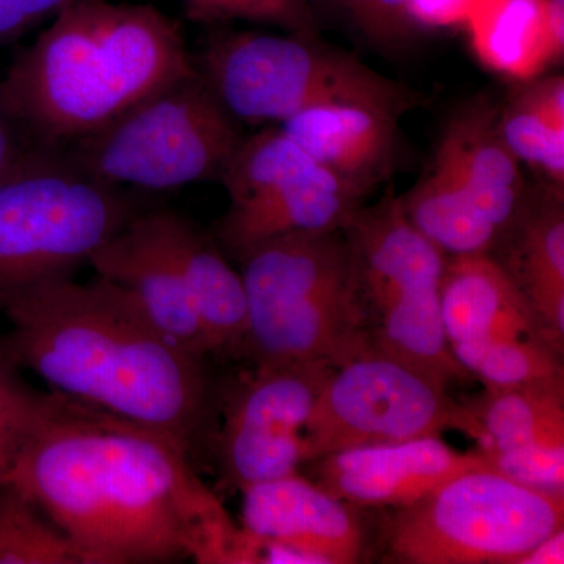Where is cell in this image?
I'll return each mask as SVG.
<instances>
[{"instance_id": "obj_22", "label": "cell", "mask_w": 564, "mask_h": 564, "mask_svg": "<svg viewBox=\"0 0 564 564\" xmlns=\"http://www.w3.org/2000/svg\"><path fill=\"white\" fill-rule=\"evenodd\" d=\"M399 199L408 220L445 256L492 252L502 239L440 148L430 173Z\"/></svg>"}, {"instance_id": "obj_12", "label": "cell", "mask_w": 564, "mask_h": 564, "mask_svg": "<svg viewBox=\"0 0 564 564\" xmlns=\"http://www.w3.org/2000/svg\"><path fill=\"white\" fill-rule=\"evenodd\" d=\"M333 369L328 362L251 364L220 381L212 463L226 486L243 491L299 473L307 422Z\"/></svg>"}, {"instance_id": "obj_19", "label": "cell", "mask_w": 564, "mask_h": 564, "mask_svg": "<svg viewBox=\"0 0 564 564\" xmlns=\"http://www.w3.org/2000/svg\"><path fill=\"white\" fill-rule=\"evenodd\" d=\"M499 115L486 101L464 107L448 121L437 148L454 162L475 206L503 237L522 209V176L500 132Z\"/></svg>"}, {"instance_id": "obj_3", "label": "cell", "mask_w": 564, "mask_h": 564, "mask_svg": "<svg viewBox=\"0 0 564 564\" xmlns=\"http://www.w3.org/2000/svg\"><path fill=\"white\" fill-rule=\"evenodd\" d=\"M196 73L180 22L148 3L73 0L0 79L41 147L62 152Z\"/></svg>"}, {"instance_id": "obj_13", "label": "cell", "mask_w": 564, "mask_h": 564, "mask_svg": "<svg viewBox=\"0 0 564 564\" xmlns=\"http://www.w3.org/2000/svg\"><path fill=\"white\" fill-rule=\"evenodd\" d=\"M240 529L252 540L295 552L306 564H358L370 558L362 508L299 473L248 486Z\"/></svg>"}, {"instance_id": "obj_16", "label": "cell", "mask_w": 564, "mask_h": 564, "mask_svg": "<svg viewBox=\"0 0 564 564\" xmlns=\"http://www.w3.org/2000/svg\"><path fill=\"white\" fill-rule=\"evenodd\" d=\"M441 315L451 348L518 337H545L564 347L491 252L445 258Z\"/></svg>"}, {"instance_id": "obj_9", "label": "cell", "mask_w": 564, "mask_h": 564, "mask_svg": "<svg viewBox=\"0 0 564 564\" xmlns=\"http://www.w3.org/2000/svg\"><path fill=\"white\" fill-rule=\"evenodd\" d=\"M148 207L140 193L91 180L63 154L0 182V310L39 282L73 276Z\"/></svg>"}, {"instance_id": "obj_27", "label": "cell", "mask_w": 564, "mask_h": 564, "mask_svg": "<svg viewBox=\"0 0 564 564\" xmlns=\"http://www.w3.org/2000/svg\"><path fill=\"white\" fill-rule=\"evenodd\" d=\"M187 20L204 25L228 21L276 25L293 35L317 39L314 0H181Z\"/></svg>"}, {"instance_id": "obj_35", "label": "cell", "mask_w": 564, "mask_h": 564, "mask_svg": "<svg viewBox=\"0 0 564 564\" xmlns=\"http://www.w3.org/2000/svg\"><path fill=\"white\" fill-rule=\"evenodd\" d=\"M564 563V529L552 533L532 551L522 556L519 564H563Z\"/></svg>"}, {"instance_id": "obj_18", "label": "cell", "mask_w": 564, "mask_h": 564, "mask_svg": "<svg viewBox=\"0 0 564 564\" xmlns=\"http://www.w3.org/2000/svg\"><path fill=\"white\" fill-rule=\"evenodd\" d=\"M154 214L191 285L210 358L243 361L248 321L242 276L214 236L191 218L163 207H154Z\"/></svg>"}, {"instance_id": "obj_25", "label": "cell", "mask_w": 564, "mask_h": 564, "mask_svg": "<svg viewBox=\"0 0 564 564\" xmlns=\"http://www.w3.org/2000/svg\"><path fill=\"white\" fill-rule=\"evenodd\" d=\"M0 564H82V558L24 492L0 484Z\"/></svg>"}, {"instance_id": "obj_11", "label": "cell", "mask_w": 564, "mask_h": 564, "mask_svg": "<svg viewBox=\"0 0 564 564\" xmlns=\"http://www.w3.org/2000/svg\"><path fill=\"white\" fill-rule=\"evenodd\" d=\"M462 403L413 364L362 350L334 367L304 433L303 464L323 456L458 432Z\"/></svg>"}, {"instance_id": "obj_2", "label": "cell", "mask_w": 564, "mask_h": 564, "mask_svg": "<svg viewBox=\"0 0 564 564\" xmlns=\"http://www.w3.org/2000/svg\"><path fill=\"white\" fill-rule=\"evenodd\" d=\"M0 314L21 369L52 391L161 433L198 473L212 463L220 380L210 358L166 336L131 292L99 274L54 278L10 296Z\"/></svg>"}, {"instance_id": "obj_5", "label": "cell", "mask_w": 564, "mask_h": 564, "mask_svg": "<svg viewBox=\"0 0 564 564\" xmlns=\"http://www.w3.org/2000/svg\"><path fill=\"white\" fill-rule=\"evenodd\" d=\"M237 261L247 295L245 361L337 367L364 350L352 321L343 231L284 234Z\"/></svg>"}, {"instance_id": "obj_21", "label": "cell", "mask_w": 564, "mask_h": 564, "mask_svg": "<svg viewBox=\"0 0 564 564\" xmlns=\"http://www.w3.org/2000/svg\"><path fill=\"white\" fill-rule=\"evenodd\" d=\"M464 28L486 68L534 79L558 61L547 29V0H480Z\"/></svg>"}, {"instance_id": "obj_17", "label": "cell", "mask_w": 564, "mask_h": 564, "mask_svg": "<svg viewBox=\"0 0 564 564\" xmlns=\"http://www.w3.org/2000/svg\"><path fill=\"white\" fill-rule=\"evenodd\" d=\"M400 115L332 102L292 115L280 129L315 162L369 195L391 173Z\"/></svg>"}, {"instance_id": "obj_24", "label": "cell", "mask_w": 564, "mask_h": 564, "mask_svg": "<svg viewBox=\"0 0 564 564\" xmlns=\"http://www.w3.org/2000/svg\"><path fill=\"white\" fill-rule=\"evenodd\" d=\"M452 352L485 388L564 384V347L545 337L462 344Z\"/></svg>"}, {"instance_id": "obj_29", "label": "cell", "mask_w": 564, "mask_h": 564, "mask_svg": "<svg viewBox=\"0 0 564 564\" xmlns=\"http://www.w3.org/2000/svg\"><path fill=\"white\" fill-rule=\"evenodd\" d=\"M62 152L41 147L7 101L0 84V182L58 161Z\"/></svg>"}, {"instance_id": "obj_1", "label": "cell", "mask_w": 564, "mask_h": 564, "mask_svg": "<svg viewBox=\"0 0 564 564\" xmlns=\"http://www.w3.org/2000/svg\"><path fill=\"white\" fill-rule=\"evenodd\" d=\"M82 564H231L240 527L176 443L61 392L33 397L0 459Z\"/></svg>"}, {"instance_id": "obj_28", "label": "cell", "mask_w": 564, "mask_h": 564, "mask_svg": "<svg viewBox=\"0 0 564 564\" xmlns=\"http://www.w3.org/2000/svg\"><path fill=\"white\" fill-rule=\"evenodd\" d=\"M477 452L484 456L491 469L516 484L538 491L564 494V443L530 444L508 451Z\"/></svg>"}, {"instance_id": "obj_32", "label": "cell", "mask_w": 564, "mask_h": 564, "mask_svg": "<svg viewBox=\"0 0 564 564\" xmlns=\"http://www.w3.org/2000/svg\"><path fill=\"white\" fill-rule=\"evenodd\" d=\"M73 0H0V47L28 35Z\"/></svg>"}, {"instance_id": "obj_30", "label": "cell", "mask_w": 564, "mask_h": 564, "mask_svg": "<svg viewBox=\"0 0 564 564\" xmlns=\"http://www.w3.org/2000/svg\"><path fill=\"white\" fill-rule=\"evenodd\" d=\"M367 39L395 43L408 39L415 24L410 0H329Z\"/></svg>"}, {"instance_id": "obj_23", "label": "cell", "mask_w": 564, "mask_h": 564, "mask_svg": "<svg viewBox=\"0 0 564 564\" xmlns=\"http://www.w3.org/2000/svg\"><path fill=\"white\" fill-rule=\"evenodd\" d=\"M507 234H511L510 259L497 261L518 282L541 322L564 340L562 199H547L533 209H521Z\"/></svg>"}, {"instance_id": "obj_8", "label": "cell", "mask_w": 564, "mask_h": 564, "mask_svg": "<svg viewBox=\"0 0 564 564\" xmlns=\"http://www.w3.org/2000/svg\"><path fill=\"white\" fill-rule=\"evenodd\" d=\"M192 55L196 70L240 122H282L332 102L397 115L413 104L402 85L310 36L215 31Z\"/></svg>"}, {"instance_id": "obj_14", "label": "cell", "mask_w": 564, "mask_h": 564, "mask_svg": "<svg viewBox=\"0 0 564 564\" xmlns=\"http://www.w3.org/2000/svg\"><path fill=\"white\" fill-rule=\"evenodd\" d=\"M311 466L315 484L362 510L404 507L458 475L489 467L475 448L455 451L441 436L347 448Z\"/></svg>"}, {"instance_id": "obj_26", "label": "cell", "mask_w": 564, "mask_h": 564, "mask_svg": "<svg viewBox=\"0 0 564 564\" xmlns=\"http://www.w3.org/2000/svg\"><path fill=\"white\" fill-rule=\"evenodd\" d=\"M499 128L518 161L543 170L555 185H563L564 128L545 120L521 95L500 111Z\"/></svg>"}, {"instance_id": "obj_6", "label": "cell", "mask_w": 564, "mask_h": 564, "mask_svg": "<svg viewBox=\"0 0 564 564\" xmlns=\"http://www.w3.org/2000/svg\"><path fill=\"white\" fill-rule=\"evenodd\" d=\"M562 529L564 494L527 488L481 467L413 503L384 508L370 551L392 564H519Z\"/></svg>"}, {"instance_id": "obj_34", "label": "cell", "mask_w": 564, "mask_h": 564, "mask_svg": "<svg viewBox=\"0 0 564 564\" xmlns=\"http://www.w3.org/2000/svg\"><path fill=\"white\" fill-rule=\"evenodd\" d=\"M533 109L552 122L564 128V79L562 76L534 82L519 93Z\"/></svg>"}, {"instance_id": "obj_10", "label": "cell", "mask_w": 564, "mask_h": 564, "mask_svg": "<svg viewBox=\"0 0 564 564\" xmlns=\"http://www.w3.org/2000/svg\"><path fill=\"white\" fill-rule=\"evenodd\" d=\"M218 182L228 192L229 209L212 236L236 259L284 234L343 231L366 196L280 128L245 137Z\"/></svg>"}, {"instance_id": "obj_4", "label": "cell", "mask_w": 564, "mask_h": 564, "mask_svg": "<svg viewBox=\"0 0 564 564\" xmlns=\"http://www.w3.org/2000/svg\"><path fill=\"white\" fill-rule=\"evenodd\" d=\"M343 232L350 251L352 321L364 350L413 364L447 386L467 380L441 315L444 251L414 228L392 193L361 207Z\"/></svg>"}, {"instance_id": "obj_31", "label": "cell", "mask_w": 564, "mask_h": 564, "mask_svg": "<svg viewBox=\"0 0 564 564\" xmlns=\"http://www.w3.org/2000/svg\"><path fill=\"white\" fill-rule=\"evenodd\" d=\"M35 393V389L22 380L21 366L10 350L6 334H0V459Z\"/></svg>"}, {"instance_id": "obj_33", "label": "cell", "mask_w": 564, "mask_h": 564, "mask_svg": "<svg viewBox=\"0 0 564 564\" xmlns=\"http://www.w3.org/2000/svg\"><path fill=\"white\" fill-rule=\"evenodd\" d=\"M480 0H410V13L415 25L455 28L464 25Z\"/></svg>"}, {"instance_id": "obj_7", "label": "cell", "mask_w": 564, "mask_h": 564, "mask_svg": "<svg viewBox=\"0 0 564 564\" xmlns=\"http://www.w3.org/2000/svg\"><path fill=\"white\" fill-rule=\"evenodd\" d=\"M243 139L240 121L196 70L62 154L74 170L104 184L169 192L220 180Z\"/></svg>"}, {"instance_id": "obj_20", "label": "cell", "mask_w": 564, "mask_h": 564, "mask_svg": "<svg viewBox=\"0 0 564 564\" xmlns=\"http://www.w3.org/2000/svg\"><path fill=\"white\" fill-rule=\"evenodd\" d=\"M459 403L458 432L473 437L477 451L564 443V384L485 388Z\"/></svg>"}, {"instance_id": "obj_15", "label": "cell", "mask_w": 564, "mask_h": 564, "mask_svg": "<svg viewBox=\"0 0 564 564\" xmlns=\"http://www.w3.org/2000/svg\"><path fill=\"white\" fill-rule=\"evenodd\" d=\"M88 263L96 274L131 292L166 336L181 347L210 358L191 285L163 236L154 207L137 214Z\"/></svg>"}]
</instances>
